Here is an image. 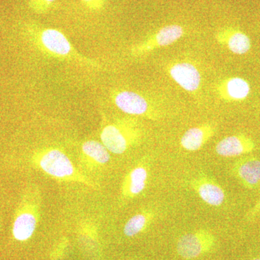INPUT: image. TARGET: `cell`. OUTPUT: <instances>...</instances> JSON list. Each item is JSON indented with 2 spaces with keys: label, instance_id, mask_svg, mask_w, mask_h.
<instances>
[{
  "label": "cell",
  "instance_id": "cell-11",
  "mask_svg": "<svg viewBox=\"0 0 260 260\" xmlns=\"http://www.w3.org/2000/svg\"><path fill=\"white\" fill-rule=\"evenodd\" d=\"M216 132L217 126L214 123L206 122L191 127L181 137V146L187 151H198L213 138Z\"/></svg>",
  "mask_w": 260,
  "mask_h": 260
},
{
  "label": "cell",
  "instance_id": "cell-7",
  "mask_svg": "<svg viewBox=\"0 0 260 260\" xmlns=\"http://www.w3.org/2000/svg\"><path fill=\"white\" fill-rule=\"evenodd\" d=\"M189 185L207 205L219 207L225 201V194L223 188L206 176L200 175L194 178L189 182Z\"/></svg>",
  "mask_w": 260,
  "mask_h": 260
},
{
  "label": "cell",
  "instance_id": "cell-4",
  "mask_svg": "<svg viewBox=\"0 0 260 260\" xmlns=\"http://www.w3.org/2000/svg\"><path fill=\"white\" fill-rule=\"evenodd\" d=\"M185 31L179 25H166L145 38L144 40L134 44L130 48V54L133 57H141L155 49L167 47L179 41L184 36Z\"/></svg>",
  "mask_w": 260,
  "mask_h": 260
},
{
  "label": "cell",
  "instance_id": "cell-15",
  "mask_svg": "<svg viewBox=\"0 0 260 260\" xmlns=\"http://www.w3.org/2000/svg\"><path fill=\"white\" fill-rule=\"evenodd\" d=\"M148 179V171L145 167L135 168L128 177L125 185V193L130 196L140 194L144 190Z\"/></svg>",
  "mask_w": 260,
  "mask_h": 260
},
{
  "label": "cell",
  "instance_id": "cell-17",
  "mask_svg": "<svg viewBox=\"0 0 260 260\" xmlns=\"http://www.w3.org/2000/svg\"><path fill=\"white\" fill-rule=\"evenodd\" d=\"M153 219L151 213L137 214L128 220L124 229V234L128 237H135L143 232L148 225L149 221Z\"/></svg>",
  "mask_w": 260,
  "mask_h": 260
},
{
  "label": "cell",
  "instance_id": "cell-14",
  "mask_svg": "<svg viewBox=\"0 0 260 260\" xmlns=\"http://www.w3.org/2000/svg\"><path fill=\"white\" fill-rule=\"evenodd\" d=\"M37 225L35 217L31 214L24 213L19 215L13 225V235L17 240L25 241L30 239Z\"/></svg>",
  "mask_w": 260,
  "mask_h": 260
},
{
  "label": "cell",
  "instance_id": "cell-6",
  "mask_svg": "<svg viewBox=\"0 0 260 260\" xmlns=\"http://www.w3.org/2000/svg\"><path fill=\"white\" fill-rule=\"evenodd\" d=\"M169 76L183 90L194 93L199 90L202 77L199 69L190 61H179L167 67Z\"/></svg>",
  "mask_w": 260,
  "mask_h": 260
},
{
  "label": "cell",
  "instance_id": "cell-19",
  "mask_svg": "<svg viewBox=\"0 0 260 260\" xmlns=\"http://www.w3.org/2000/svg\"><path fill=\"white\" fill-rule=\"evenodd\" d=\"M85 6L92 11H99L104 8L106 0H82Z\"/></svg>",
  "mask_w": 260,
  "mask_h": 260
},
{
  "label": "cell",
  "instance_id": "cell-10",
  "mask_svg": "<svg viewBox=\"0 0 260 260\" xmlns=\"http://www.w3.org/2000/svg\"><path fill=\"white\" fill-rule=\"evenodd\" d=\"M40 166L44 172L55 177H66L74 172L69 158L62 152L52 149L44 153L40 160Z\"/></svg>",
  "mask_w": 260,
  "mask_h": 260
},
{
  "label": "cell",
  "instance_id": "cell-9",
  "mask_svg": "<svg viewBox=\"0 0 260 260\" xmlns=\"http://www.w3.org/2000/svg\"><path fill=\"white\" fill-rule=\"evenodd\" d=\"M219 99L225 102H242L250 94V85L244 78L232 77L220 80L215 88Z\"/></svg>",
  "mask_w": 260,
  "mask_h": 260
},
{
  "label": "cell",
  "instance_id": "cell-13",
  "mask_svg": "<svg viewBox=\"0 0 260 260\" xmlns=\"http://www.w3.org/2000/svg\"><path fill=\"white\" fill-rule=\"evenodd\" d=\"M233 172L246 187L254 189L260 182V160L242 159L234 166Z\"/></svg>",
  "mask_w": 260,
  "mask_h": 260
},
{
  "label": "cell",
  "instance_id": "cell-18",
  "mask_svg": "<svg viewBox=\"0 0 260 260\" xmlns=\"http://www.w3.org/2000/svg\"><path fill=\"white\" fill-rule=\"evenodd\" d=\"M30 8L38 14H45L52 8L56 0H28Z\"/></svg>",
  "mask_w": 260,
  "mask_h": 260
},
{
  "label": "cell",
  "instance_id": "cell-1",
  "mask_svg": "<svg viewBox=\"0 0 260 260\" xmlns=\"http://www.w3.org/2000/svg\"><path fill=\"white\" fill-rule=\"evenodd\" d=\"M29 40L40 54L51 59L73 63L82 68H101L100 62L83 55L75 49L66 36L57 29L42 25H30L28 28Z\"/></svg>",
  "mask_w": 260,
  "mask_h": 260
},
{
  "label": "cell",
  "instance_id": "cell-20",
  "mask_svg": "<svg viewBox=\"0 0 260 260\" xmlns=\"http://www.w3.org/2000/svg\"><path fill=\"white\" fill-rule=\"evenodd\" d=\"M260 213V200L258 201V203H256L255 206L253 208V209L251 210L250 213L248 214V218L249 219L251 218H254L255 217L258 213Z\"/></svg>",
  "mask_w": 260,
  "mask_h": 260
},
{
  "label": "cell",
  "instance_id": "cell-12",
  "mask_svg": "<svg viewBox=\"0 0 260 260\" xmlns=\"http://www.w3.org/2000/svg\"><path fill=\"white\" fill-rule=\"evenodd\" d=\"M254 148L255 144L250 138L238 135L225 137L217 143L215 149L220 156L232 158L250 153Z\"/></svg>",
  "mask_w": 260,
  "mask_h": 260
},
{
  "label": "cell",
  "instance_id": "cell-5",
  "mask_svg": "<svg viewBox=\"0 0 260 260\" xmlns=\"http://www.w3.org/2000/svg\"><path fill=\"white\" fill-rule=\"evenodd\" d=\"M215 242L213 234L207 230H200L181 236L177 242V250L183 259H195L208 252Z\"/></svg>",
  "mask_w": 260,
  "mask_h": 260
},
{
  "label": "cell",
  "instance_id": "cell-2",
  "mask_svg": "<svg viewBox=\"0 0 260 260\" xmlns=\"http://www.w3.org/2000/svg\"><path fill=\"white\" fill-rule=\"evenodd\" d=\"M140 138L139 126L133 119L127 118L104 126L101 133L102 144L114 154L124 153L131 145L139 142Z\"/></svg>",
  "mask_w": 260,
  "mask_h": 260
},
{
  "label": "cell",
  "instance_id": "cell-21",
  "mask_svg": "<svg viewBox=\"0 0 260 260\" xmlns=\"http://www.w3.org/2000/svg\"><path fill=\"white\" fill-rule=\"evenodd\" d=\"M254 260H260V259H254Z\"/></svg>",
  "mask_w": 260,
  "mask_h": 260
},
{
  "label": "cell",
  "instance_id": "cell-8",
  "mask_svg": "<svg viewBox=\"0 0 260 260\" xmlns=\"http://www.w3.org/2000/svg\"><path fill=\"white\" fill-rule=\"evenodd\" d=\"M215 39L219 45L238 55L246 54L251 49V40L249 37L234 27L220 28L215 32Z\"/></svg>",
  "mask_w": 260,
  "mask_h": 260
},
{
  "label": "cell",
  "instance_id": "cell-16",
  "mask_svg": "<svg viewBox=\"0 0 260 260\" xmlns=\"http://www.w3.org/2000/svg\"><path fill=\"white\" fill-rule=\"evenodd\" d=\"M83 153L99 164H107L110 160L108 150L104 145L95 140H89L83 144Z\"/></svg>",
  "mask_w": 260,
  "mask_h": 260
},
{
  "label": "cell",
  "instance_id": "cell-3",
  "mask_svg": "<svg viewBox=\"0 0 260 260\" xmlns=\"http://www.w3.org/2000/svg\"><path fill=\"white\" fill-rule=\"evenodd\" d=\"M112 102L119 110L126 114L158 119V113L146 97L138 92L124 89H115L110 95Z\"/></svg>",
  "mask_w": 260,
  "mask_h": 260
}]
</instances>
